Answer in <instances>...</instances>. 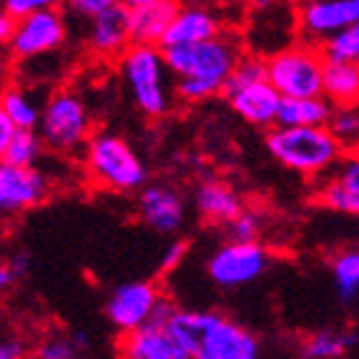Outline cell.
<instances>
[{"instance_id": "obj_16", "label": "cell", "mask_w": 359, "mask_h": 359, "mask_svg": "<svg viewBox=\"0 0 359 359\" xmlns=\"http://www.w3.org/2000/svg\"><path fill=\"white\" fill-rule=\"evenodd\" d=\"M88 48L101 58H121L133 46L128 28V11L116 3L114 8L98 13L88 23Z\"/></svg>"}, {"instance_id": "obj_40", "label": "cell", "mask_w": 359, "mask_h": 359, "mask_svg": "<svg viewBox=\"0 0 359 359\" xmlns=\"http://www.w3.org/2000/svg\"><path fill=\"white\" fill-rule=\"evenodd\" d=\"M15 25H18V20L13 18L11 13L3 11V15H0V41H3V46H8V41L13 38V33H15Z\"/></svg>"}, {"instance_id": "obj_5", "label": "cell", "mask_w": 359, "mask_h": 359, "mask_svg": "<svg viewBox=\"0 0 359 359\" xmlns=\"http://www.w3.org/2000/svg\"><path fill=\"white\" fill-rule=\"evenodd\" d=\"M324 58L314 43H292L266 58V78L284 98L324 96Z\"/></svg>"}, {"instance_id": "obj_30", "label": "cell", "mask_w": 359, "mask_h": 359, "mask_svg": "<svg viewBox=\"0 0 359 359\" xmlns=\"http://www.w3.org/2000/svg\"><path fill=\"white\" fill-rule=\"evenodd\" d=\"M216 93H224V86L204 78H176V96L184 103H204L214 98Z\"/></svg>"}, {"instance_id": "obj_24", "label": "cell", "mask_w": 359, "mask_h": 359, "mask_svg": "<svg viewBox=\"0 0 359 359\" xmlns=\"http://www.w3.org/2000/svg\"><path fill=\"white\" fill-rule=\"evenodd\" d=\"M334 292L341 304H352L359 297V246L334 254L330 262Z\"/></svg>"}, {"instance_id": "obj_41", "label": "cell", "mask_w": 359, "mask_h": 359, "mask_svg": "<svg viewBox=\"0 0 359 359\" xmlns=\"http://www.w3.org/2000/svg\"><path fill=\"white\" fill-rule=\"evenodd\" d=\"M284 0H246V8L252 13H271V11H276V8L282 6Z\"/></svg>"}, {"instance_id": "obj_33", "label": "cell", "mask_w": 359, "mask_h": 359, "mask_svg": "<svg viewBox=\"0 0 359 359\" xmlns=\"http://www.w3.org/2000/svg\"><path fill=\"white\" fill-rule=\"evenodd\" d=\"M63 3H66V0H3V11L11 13L15 20H20V18H25V15H33V13L60 8Z\"/></svg>"}, {"instance_id": "obj_27", "label": "cell", "mask_w": 359, "mask_h": 359, "mask_svg": "<svg viewBox=\"0 0 359 359\" xmlns=\"http://www.w3.org/2000/svg\"><path fill=\"white\" fill-rule=\"evenodd\" d=\"M344 151L359 149V106H337L327 123Z\"/></svg>"}, {"instance_id": "obj_11", "label": "cell", "mask_w": 359, "mask_h": 359, "mask_svg": "<svg viewBox=\"0 0 359 359\" xmlns=\"http://www.w3.org/2000/svg\"><path fill=\"white\" fill-rule=\"evenodd\" d=\"M359 23V0H309L297 11L302 41L324 43L347 25Z\"/></svg>"}, {"instance_id": "obj_34", "label": "cell", "mask_w": 359, "mask_h": 359, "mask_svg": "<svg viewBox=\"0 0 359 359\" xmlns=\"http://www.w3.org/2000/svg\"><path fill=\"white\" fill-rule=\"evenodd\" d=\"M337 181L352 189L354 194H359V149H352L344 154V158L339 161V166L332 171Z\"/></svg>"}, {"instance_id": "obj_23", "label": "cell", "mask_w": 359, "mask_h": 359, "mask_svg": "<svg viewBox=\"0 0 359 359\" xmlns=\"http://www.w3.org/2000/svg\"><path fill=\"white\" fill-rule=\"evenodd\" d=\"M0 114H6L18 128L38 131L43 108L38 106L36 98L30 96L28 90L20 88V86H6V90H3V101H0Z\"/></svg>"}, {"instance_id": "obj_17", "label": "cell", "mask_w": 359, "mask_h": 359, "mask_svg": "<svg viewBox=\"0 0 359 359\" xmlns=\"http://www.w3.org/2000/svg\"><path fill=\"white\" fill-rule=\"evenodd\" d=\"M222 33H226L222 15L216 11H211L209 6L191 3V6H181V11L176 13V18L171 23V28H168L166 38H163L161 48L209 41V38L222 36Z\"/></svg>"}, {"instance_id": "obj_18", "label": "cell", "mask_w": 359, "mask_h": 359, "mask_svg": "<svg viewBox=\"0 0 359 359\" xmlns=\"http://www.w3.org/2000/svg\"><path fill=\"white\" fill-rule=\"evenodd\" d=\"M179 11L181 0H156L151 6L128 11L131 41L141 46H161Z\"/></svg>"}, {"instance_id": "obj_29", "label": "cell", "mask_w": 359, "mask_h": 359, "mask_svg": "<svg viewBox=\"0 0 359 359\" xmlns=\"http://www.w3.org/2000/svg\"><path fill=\"white\" fill-rule=\"evenodd\" d=\"M264 78H266V60L257 58V55H244V58L236 63L231 76L226 78V83H224V96L236 88H244V86H249V83L264 81Z\"/></svg>"}, {"instance_id": "obj_44", "label": "cell", "mask_w": 359, "mask_h": 359, "mask_svg": "<svg viewBox=\"0 0 359 359\" xmlns=\"http://www.w3.org/2000/svg\"><path fill=\"white\" fill-rule=\"evenodd\" d=\"M73 341L78 344V349H86L90 339H88V334H86V332H76V334H73Z\"/></svg>"}, {"instance_id": "obj_45", "label": "cell", "mask_w": 359, "mask_h": 359, "mask_svg": "<svg viewBox=\"0 0 359 359\" xmlns=\"http://www.w3.org/2000/svg\"><path fill=\"white\" fill-rule=\"evenodd\" d=\"M216 8H236V6H246V0H214Z\"/></svg>"}, {"instance_id": "obj_35", "label": "cell", "mask_w": 359, "mask_h": 359, "mask_svg": "<svg viewBox=\"0 0 359 359\" xmlns=\"http://www.w3.org/2000/svg\"><path fill=\"white\" fill-rule=\"evenodd\" d=\"M118 0H66V6L71 8L76 15L81 18H96L98 13L108 11V8H114Z\"/></svg>"}, {"instance_id": "obj_22", "label": "cell", "mask_w": 359, "mask_h": 359, "mask_svg": "<svg viewBox=\"0 0 359 359\" xmlns=\"http://www.w3.org/2000/svg\"><path fill=\"white\" fill-rule=\"evenodd\" d=\"M357 344V334L352 332L319 330L302 339L299 357L302 359H344Z\"/></svg>"}, {"instance_id": "obj_3", "label": "cell", "mask_w": 359, "mask_h": 359, "mask_svg": "<svg viewBox=\"0 0 359 359\" xmlns=\"http://www.w3.org/2000/svg\"><path fill=\"white\" fill-rule=\"evenodd\" d=\"M168 63L161 46L133 43L121 55V76L126 81L133 106L149 118H163L174 106V93L168 83Z\"/></svg>"}, {"instance_id": "obj_4", "label": "cell", "mask_w": 359, "mask_h": 359, "mask_svg": "<svg viewBox=\"0 0 359 359\" xmlns=\"http://www.w3.org/2000/svg\"><path fill=\"white\" fill-rule=\"evenodd\" d=\"M86 174L106 191L131 194L144 189L149 168L144 158L131 149L126 138L111 131H98L86 144Z\"/></svg>"}, {"instance_id": "obj_42", "label": "cell", "mask_w": 359, "mask_h": 359, "mask_svg": "<svg viewBox=\"0 0 359 359\" xmlns=\"http://www.w3.org/2000/svg\"><path fill=\"white\" fill-rule=\"evenodd\" d=\"M15 282H18V279H15V276H13V271L8 269V264H3V266H0V289H3V292H8V289H11Z\"/></svg>"}, {"instance_id": "obj_19", "label": "cell", "mask_w": 359, "mask_h": 359, "mask_svg": "<svg viewBox=\"0 0 359 359\" xmlns=\"http://www.w3.org/2000/svg\"><path fill=\"white\" fill-rule=\"evenodd\" d=\"M196 211L209 224L229 226L236 216L244 211V201L236 194V189L222 179H206L196 189Z\"/></svg>"}, {"instance_id": "obj_14", "label": "cell", "mask_w": 359, "mask_h": 359, "mask_svg": "<svg viewBox=\"0 0 359 359\" xmlns=\"http://www.w3.org/2000/svg\"><path fill=\"white\" fill-rule=\"evenodd\" d=\"M118 354L121 359H191L168 324L154 322L121 337Z\"/></svg>"}, {"instance_id": "obj_25", "label": "cell", "mask_w": 359, "mask_h": 359, "mask_svg": "<svg viewBox=\"0 0 359 359\" xmlns=\"http://www.w3.org/2000/svg\"><path fill=\"white\" fill-rule=\"evenodd\" d=\"M46 141L38 131H28V128H18V133L13 136V141L0 151L3 161L13 163V166H33L43 156Z\"/></svg>"}, {"instance_id": "obj_28", "label": "cell", "mask_w": 359, "mask_h": 359, "mask_svg": "<svg viewBox=\"0 0 359 359\" xmlns=\"http://www.w3.org/2000/svg\"><path fill=\"white\" fill-rule=\"evenodd\" d=\"M322 53L327 60H347V63H354L359 58V23L347 25L344 30L334 33L330 41H324Z\"/></svg>"}, {"instance_id": "obj_36", "label": "cell", "mask_w": 359, "mask_h": 359, "mask_svg": "<svg viewBox=\"0 0 359 359\" xmlns=\"http://www.w3.org/2000/svg\"><path fill=\"white\" fill-rule=\"evenodd\" d=\"M28 347L20 337H3L0 341V359H25Z\"/></svg>"}, {"instance_id": "obj_37", "label": "cell", "mask_w": 359, "mask_h": 359, "mask_svg": "<svg viewBox=\"0 0 359 359\" xmlns=\"http://www.w3.org/2000/svg\"><path fill=\"white\" fill-rule=\"evenodd\" d=\"M186 254H189V244L186 241H174V244H168L166 254H163V269L171 271L176 269V266H181L186 259Z\"/></svg>"}, {"instance_id": "obj_43", "label": "cell", "mask_w": 359, "mask_h": 359, "mask_svg": "<svg viewBox=\"0 0 359 359\" xmlns=\"http://www.w3.org/2000/svg\"><path fill=\"white\" fill-rule=\"evenodd\" d=\"M156 0H118V6H123L126 11H136V8H144V6H151Z\"/></svg>"}, {"instance_id": "obj_31", "label": "cell", "mask_w": 359, "mask_h": 359, "mask_svg": "<svg viewBox=\"0 0 359 359\" xmlns=\"http://www.w3.org/2000/svg\"><path fill=\"white\" fill-rule=\"evenodd\" d=\"M229 231V239H236V241H259L264 231V216L259 211L252 209H244L231 224L226 226Z\"/></svg>"}, {"instance_id": "obj_26", "label": "cell", "mask_w": 359, "mask_h": 359, "mask_svg": "<svg viewBox=\"0 0 359 359\" xmlns=\"http://www.w3.org/2000/svg\"><path fill=\"white\" fill-rule=\"evenodd\" d=\"M317 201L327 209L337 211V214H347V216H359V194H354L352 189L337 181L334 176L324 181L322 189L317 191Z\"/></svg>"}, {"instance_id": "obj_32", "label": "cell", "mask_w": 359, "mask_h": 359, "mask_svg": "<svg viewBox=\"0 0 359 359\" xmlns=\"http://www.w3.org/2000/svg\"><path fill=\"white\" fill-rule=\"evenodd\" d=\"M78 344L73 337H48L36 347V359H76Z\"/></svg>"}, {"instance_id": "obj_38", "label": "cell", "mask_w": 359, "mask_h": 359, "mask_svg": "<svg viewBox=\"0 0 359 359\" xmlns=\"http://www.w3.org/2000/svg\"><path fill=\"white\" fill-rule=\"evenodd\" d=\"M8 269L13 271V276H15V279H25V276L30 274V257L25 252H15L13 254L11 259H8Z\"/></svg>"}, {"instance_id": "obj_10", "label": "cell", "mask_w": 359, "mask_h": 359, "mask_svg": "<svg viewBox=\"0 0 359 359\" xmlns=\"http://www.w3.org/2000/svg\"><path fill=\"white\" fill-rule=\"evenodd\" d=\"M161 302L163 297L154 282H123L108 294L106 317L121 334H128L154 322Z\"/></svg>"}, {"instance_id": "obj_15", "label": "cell", "mask_w": 359, "mask_h": 359, "mask_svg": "<svg viewBox=\"0 0 359 359\" xmlns=\"http://www.w3.org/2000/svg\"><path fill=\"white\" fill-rule=\"evenodd\" d=\"M138 214L146 226L154 229L156 233H176L184 226L186 219L184 196L174 191L171 186H144L141 196H138Z\"/></svg>"}, {"instance_id": "obj_2", "label": "cell", "mask_w": 359, "mask_h": 359, "mask_svg": "<svg viewBox=\"0 0 359 359\" xmlns=\"http://www.w3.org/2000/svg\"><path fill=\"white\" fill-rule=\"evenodd\" d=\"M266 151L294 174L322 179L344 158V146L327 126H274L266 133Z\"/></svg>"}, {"instance_id": "obj_1", "label": "cell", "mask_w": 359, "mask_h": 359, "mask_svg": "<svg viewBox=\"0 0 359 359\" xmlns=\"http://www.w3.org/2000/svg\"><path fill=\"white\" fill-rule=\"evenodd\" d=\"M168 330L191 354V359H259L262 341L252 330L224 311L176 309Z\"/></svg>"}, {"instance_id": "obj_13", "label": "cell", "mask_w": 359, "mask_h": 359, "mask_svg": "<svg viewBox=\"0 0 359 359\" xmlns=\"http://www.w3.org/2000/svg\"><path fill=\"white\" fill-rule=\"evenodd\" d=\"M226 101L233 114L244 118L246 123H252L257 128H274L279 121L284 96L271 86L269 78H264V81L226 93Z\"/></svg>"}, {"instance_id": "obj_39", "label": "cell", "mask_w": 359, "mask_h": 359, "mask_svg": "<svg viewBox=\"0 0 359 359\" xmlns=\"http://www.w3.org/2000/svg\"><path fill=\"white\" fill-rule=\"evenodd\" d=\"M15 133H18V126H15L6 114H0V151L11 144Z\"/></svg>"}, {"instance_id": "obj_9", "label": "cell", "mask_w": 359, "mask_h": 359, "mask_svg": "<svg viewBox=\"0 0 359 359\" xmlns=\"http://www.w3.org/2000/svg\"><path fill=\"white\" fill-rule=\"evenodd\" d=\"M63 43H66V18L58 8H53L20 18L6 48L13 60H36L58 50Z\"/></svg>"}, {"instance_id": "obj_46", "label": "cell", "mask_w": 359, "mask_h": 359, "mask_svg": "<svg viewBox=\"0 0 359 359\" xmlns=\"http://www.w3.org/2000/svg\"><path fill=\"white\" fill-rule=\"evenodd\" d=\"M289 3H294V6H304V3H309V0H289Z\"/></svg>"}, {"instance_id": "obj_47", "label": "cell", "mask_w": 359, "mask_h": 359, "mask_svg": "<svg viewBox=\"0 0 359 359\" xmlns=\"http://www.w3.org/2000/svg\"><path fill=\"white\" fill-rule=\"evenodd\" d=\"M354 63H357V66H359V58H357V60H354Z\"/></svg>"}, {"instance_id": "obj_12", "label": "cell", "mask_w": 359, "mask_h": 359, "mask_svg": "<svg viewBox=\"0 0 359 359\" xmlns=\"http://www.w3.org/2000/svg\"><path fill=\"white\" fill-rule=\"evenodd\" d=\"M50 194L48 176L36 166H0V209L3 214H20L41 206Z\"/></svg>"}, {"instance_id": "obj_7", "label": "cell", "mask_w": 359, "mask_h": 359, "mask_svg": "<svg viewBox=\"0 0 359 359\" xmlns=\"http://www.w3.org/2000/svg\"><path fill=\"white\" fill-rule=\"evenodd\" d=\"M38 133L43 136L46 146L58 154H73L88 144L93 133L83 98L73 90H55L43 106Z\"/></svg>"}, {"instance_id": "obj_8", "label": "cell", "mask_w": 359, "mask_h": 359, "mask_svg": "<svg viewBox=\"0 0 359 359\" xmlns=\"http://www.w3.org/2000/svg\"><path fill=\"white\" fill-rule=\"evenodd\" d=\"M271 254L259 241H224L206 262L209 279L219 289H241L269 269Z\"/></svg>"}, {"instance_id": "obj_6", "label": "cell", "mask_w": 359, "mask_h": 359, "mask_svg": "<svg viewBox=\"0 0 359 359\" xmlns=\"http://www.w3.org/2000/svg\"><path fill=\"white\" fill-rule=\"evenodd\" d=\"M168 71L176 78H204L224 86L233 73L236 63L244 58L239 41L231 33L209 38V41L186 43V46H168L163 48Z\"/></svg>"}, {"instance_id": "obj_20", "label": "cell", "mask_w": 359, "mask_h": 359, "mask_svg": "<svg viewBox=\"0 0 359 359\" xmlns=\"http://www.w3.org/2000/svg\"><path fill=\"white\" fill-rule=\"evenodd\" d=\"M324 98L337 106H359V66L347 60H327Z\"/></svg>"}, {"instance_id": "obj_21", "label": "cell", "mask_w": 359, "mask_h": 359, "mask_svg": "<svg viewBox=\"0 0 359 359\" xmlns=\"http://www.w3.org/2000/svg\"><path fill=\"white\" fill-rule=\"evenodd\" d=\"M334 114V103L324 96L284 98L276 126H327Z\"/></svg>"}]
</instances>
